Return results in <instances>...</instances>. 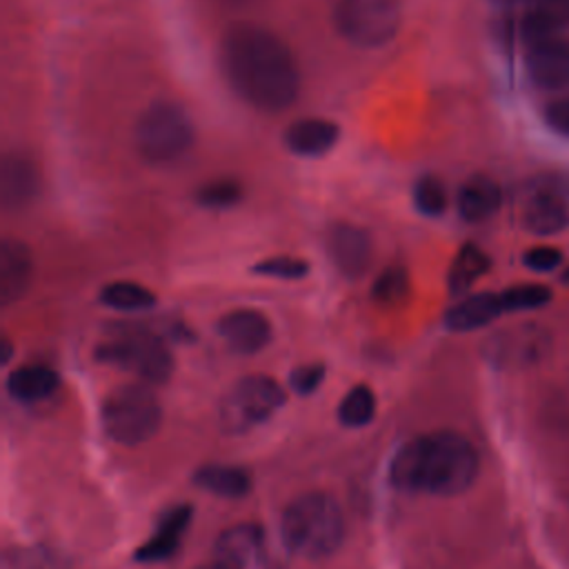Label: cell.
I'll list each match as a JSON object with an SVG mask.
<instances>
[{"label": "cell", "mask_w": 569, "mask_h": 569, "mask_svg": "<svg viewBox=\"0 0 569 569\" xmlns=\"http://www.w3.org/2000/svg\"><path fill=\"white\" fill-rule=\"evenodd\" d=\"M220 60L233 91L260 111H282L300 93L296 58L267 27L231 24L220 42Z\"/></svg>", "instance_id": "6da1fadb"}, {"label": "cell", "mask_w": 569, "mask_h": 569, "mask_svg": "<svg viewBox=\"0 0 569 569\" xmlns=\"http://www.w3.org/2000/svg\"><path fill=\"white\" fill-rule=\"evenodd\" d=\"M478 476L473 445L456 431H433L409 440L391 460V482L402 491L456 496Z\"/></svg>", "instance_id": "7a4b0ae2"}, {"label": "cell", "mask_w": 569, "mask_h": 569, "mask_svg": "<svg viewBox=\"0 0 569 569\" xmlns=\"http://www.w3.org/2000/svg\"><path fill=\"white\" fill-rule=\"evenodd\" d=\"M280 533L284 545L302 558H327L345 538L340 507L322 493L296 498L282 513Z\"/></svg>", "instance_id": "3957f363"}, {"label": "cell", "mask_w": 569, "mask_h": 569, "mask_svg": "<svg viewBox=\"0 0 569 569\" xmlns=\"http://www.w3.org/2000/svg\"><path fill=\"white\" fill-rule=\"evenodd\" d=\"M104 433L120 445H140L149 440L162 420L156 393L147 385L116 387L100 409Z\"/></svg>", "instance_id": "277c9868"}, {"label": "cell", "mask_w": 569, "mask_h": 569, "mask_svg": "<svg viewBox=\"0 0 569 569\" xmlns=\"http://www.w3.org/2000/svg\"><path fill=\"white\" fill-rule=\"evenodd\" d=\"M196 138L187 111L169 100L149 104L136 124V147L149 162H173L184 156Z\"/></svg>", "instance_id": "5b68a950"}, {"label": "cell", "mask_w": 569, "mask_h": 569, "mask_svg": "<svg viewBox=\"0 0 569 569\" xmlns=\"http://www.w3.org/2000/svg\"><path fill=\"white\" fill-rule=\"evenodd\" d=\"M402 22L400 0H338L336 31L353 47L378 49L391 42Z\"/></svg>", "instance_id": "8992f818"}, {"label": "cell", "mask_w": 569, "mask_h": 569, "mask_svg": "<svg viewBox=\"0 0 569 569\" xmlns=\"http://www.w3.org/2000/svg\"><path fill=\"white\" fill-rule=\"evenodd\" d=\"M98 360L136 373L144 382H164L171 376L173 358L164 342L144 329H124L98 347Z\"/></svg>", "instance_id": "52a82bcc"}, {"label": "cell", "mask_w": 569, "mask_h": 569, "mask_svg": "<svg viewBox=\"0 0 569 569\" xmlns=\"http://www.w3.org/2000/svg\"><path fill=\"white\" fill-rule=\"evenodd\" d=\"M284 402L282 387L269 376H247L238 380L218 407L222 429L238 433L269 420Z\"/></svg>", "instance_id": "ba28073f"}, {"label": "cell", "mask_w": 569, "mask_h": 569, "mask_svg": "<svg viewBox=\"0 0 569 569\" xmlns=\"http://www.w3.org/2000/svg\"><path fill=\"white\" fill-rule=\"evenodd\" d=\"M522 227L533 236H556L569 227V178L538 176L525 189Z\"/></svg>", "instance_id": "9c48e42d"}, {"label": "cell", "mask_w": 569, "mask_h": 569, "mask_svg": "<svg viewBox=\"0 0 569 569\" xmlns=\"http://www.w3.org/2000/svg\"><path fill=\"white\" fill-rule=\"evenodd\" d=\"M525 64L536 87L547 91L569 89V38L556 33L527 42Z\"/></svg>", "instance_id": "30bf717a"}, {"label": "cell", "mask_w": 569, "mask_h": 569, "mask_svg": "<svg viewBox=\"0 0 569 569\" xmlns=\"http://www.w3.org/2000/svg\"><path fill=\"white\" fill-rule=\"evenodd\" d=\"M325 247L329 253L331 264L345 276V278H362L371 264V236L351 222H336L329 227Z\"/></svg>", "instance_id": "8fae6325"}, {"label": "cell", "mask_w": 569, "mask_h": 569, "mask_svg": "<svg viewBox=\"0 0 569 569\" xmlns=\"http://www.w3.org/2000/svg\"><path fill=\"white\" fill-rule=\"evenodd\" d=\"M218 333L231 351L251 356L271 340V325L256 309H233L218 320Z\"/></svg>", "instance_id": "7c38bea8"}, {"label": "cell", "mask_w": 569, "mask_h": 569, "mask_svg": "<svg viewBox=\"0 0 569 569\" xmlns=\"http://www.w3.org/2000/svg\"><path fill=\"white\" fill-rule=\"evenodd\" d=\"M264 553V533L256 525H236L216 540V560L227 569H253Z\"/></svg>", "instance_id": "4fadbf2b"}, {"label": "cell", "mask_w": 569, "mask_h": 569, "mask_svg": "<svg viewBox=\"0 0 569 569\" xmlns=\"http://www.w3.org/2000/svg\"><path fill=\"white\" fill-rule=\"evenodd\" d=\"M340 138L336 122L327 118H300L284 129V147L300 158H320L329 153Z\"/></svg>", "instance_id": "5bb4252c"}, {"label": "cell", "mask_w": 569, "mask_h": 569, "mask_svg": "<svg viewBox=\"0 0 569 569\" xmlns=\"http://www.w3.org/2000/svg\"><path fill=\"white\" fill-rule=\"evenodd\" d=\"M33 276V256L22 240L4 238L0 244V300L9 305L18 300Z\"/></svg>", "instance_id": "9a60e30c"}, {"label": "cell", "mask_w": 569, "mask_h": 569, "mask_svg": "<svg viewBox=\"0 0 569 569\" xmlns=\"http://www.w3.org/2000/svg\"><path fill=\"white\" fill-rule=\"evenodd\" d=\"M40 189V176L36 164L22 153H7L0 171V193L7 209L27 207Z\"/></svg>", "instance_id": "2e32d148"}, {"label": "cell", "mask_w": 569, "mask_h": 569, "mask_svg": "<svg viewBox=\"0 0 569 569\" xmlns=\"http://www.w3.org/2000/svg\"><path fill=\"white\" fill-rule=\"evenodd\" d=\"M505 311L500 291H480L460 298L445 313V325L449 331H473L491 325Z\"/></svg>", "instance_id": "e0dca14e"}, {"label": "cell", "mask_w": 569, "mask_h": 569, "mask_svg": "<svg viewBox=\"0 0 569 569\" xmlns=\"http://www.w3.org/2000/svg\"><path fill=\"white\" fill-rule=\"evenodd\" d=\"M189 520H191V509L187 505L164 511L160 516L156 529L151 531L149 540L138 549L136 558L140 562H162V560L171 558L182 542Z\"/></svg>", "instance_id": "ac0fdd59"}, {"label": "cell", "mask_w": 569, "mask_h": 569, "mask_svg": "<svg viewBox=\"0 0 569 569\" xmlns=\"http://www.w3.org/2000/svg\"><path fill=\"white\" fill-rule=\"evenodd\" d=\"M500 204L502 189L493 178L485 173L469 176L456 196V207L465 222H485L500 209Z\"/></svg>", "instance_id": "d6986e66"}, {"label": "cell", "mask_w": 569, "mask_h": 569, "mask_svg": "<svg viewBox=\"0 0 569 569\" xmlns=\"http://www.w3.org/2000/svg\"><path fill=\"white\" fill-rule=\"evenodd\" d=\"M569 27V0H527L520 18V38L527 42L556 36Z\"/></svg>", "instance_id": "ffe728a7"}, {"label": "cell", "mask_w": 569, "mask_h": 569, "mask_svg": "<svg viewBox=\"0 0 569 569\" xmlns=\"http://www.w3.org/2000/svg\"><path fill=\"white\" fill-rule=\"evenodd\" d=\"M60 378L47 365H22L7 378V391L18 402H40L58 389Z\"/></svg>", "instance_id": "44dd1931"}, {"label": "cell", "mask_w": 569, "mask_h": 569, "mask_svg": "<svg viewBox=\"0 0 569 569\" xmlns=\"http://www.w3.org/2000/svg\"><path fill=\"white\" fill-rule=\"evenodd\" d=\"M491 267V258L489 253L473 244V242H467L458 249L456 258L451 260V267H449V273H447V287L453 296H462L467 293Z\"/></svg>", "instance_id": "7402d4cb"}, {"label": "cell", "mask_w": 569, "mask_h": 569, "mask_svg": "<svg viewBox=\"0 0 569 569\" xmlns=\"http://www.w3.org/2000/svg\"><path fill=\"white\" fill-rule=\"evenodd\" d=\"M193 482L204 491L224 498H240L251 487L247 471L231 465H204L196 471Z\"/></svg>", "instance_id": "603a6c76"}, {"label": "cell", "mask_w": 569, "mask_h": 569, "mask_svg": "<svg viewBox=\"0 0 569 569\" xmlns=\"http://www.w3.org/2000/svg\"><path fill=\"white\" fill-rule=\"evenodd\" d=\"M100 302L116 311L136 313V311L151 309L156 305V296L144 284H138L131 280H116L102 287Z\"/></svg>", "instance_id": "cb8c5ba5"}, {"label": "cell", "mask_w": 569, "mask_h": 569, "mask_svg": "<svg viewBox=\"0 0 569 569\" xmlns=\"http://www.w3.org/2000/svg\"><path fill=\"white\" fill-rule=\"evenodd\" d=\"M376 416V396L369 387H351L338 405V418L347 427H365Z\"/></svg>", "instance_id": "d4e9b609"}, {"label": "cell", "mask_w": 569, "mask_h": 569, "mask_svg": "<svg viewBox=\"0 0 569 569\" xmlns=\"http://www.w3.org/2000/svg\"><path fill=\"white\" fill-rule=\"evenodd\" d=\"M411 200H413V207L427 216V218H438L445 213L447 204H449V198H447V189H445V182L433 176V173H425L420 176L416 182H413V189H411Z\"/></svg>", "instance_id": "484cf974"}, {"label": "cell", "mask_w": 569, "mask_h": 569, "mask_svg": "<svg viewBox=\"0 0 569 569\" xmlns=\"http://www.w3.org/2000/svg\"><path fill=\"white\" fill-rule=\"evenodd\" d=\"M409 296V271L402 264H391L378 273L371 284V298L378 305L393 307Z\"/></svg>", "instance_id": "4316f807"}, {"label": "cell", "mask_w": 569, "mask_h": 569, "mask_svg": "<svg viewBox=\"0 0 569 569\" xmlns=\"http://www.w3.org/2000/svg\"><path fill=\"white\" fill-rule=\"evenodd\" d=\"M244 196V189L238 180L233 178H216L204 182L198 191H196V202L204 209H213V211H222V209H231L236 207Z\"/></svg>", "instance_id": "83f0119b"}, {"label": "cell", "mask_w": 569, "mask_h": 569, "mask_svg": "<svg viewBox=\"0 0 569 569\" xmlns=\"http://www.w3.org/2000/svg\"><path fill=\"white\" fill-rule=\"evenodd\" d=\"M500 298H502L507 313L533 311V309L545 307L551 300V289L540 282H520V284H511V287L502 289Z\"/></svg>", "instance_id": "f1b7e54d"}, {"label": "cell", "mask_w": 569, "mask_h": 569, "mask_svg": "<svg viewBox=\"0 0 569 569\" xmlns=\"http://www.w3.org/2000/svg\"><path fill=\"white\" fill-rule=\"evenodd\" d=\"M253 273L278 280H300L309 273V262L298 256H271L253 264Z\"/></svg>", "instance_id": "f546056e"}, {"label": "cell", "mask_w": 569, "mask_h": 569, "mask_svg": "<svg viewBox=\"0 0 569 569\" xmlns=\"http://www.w3.org/2000/svg\"><path fill=\"white\" fill-rule=\"evenodd\" d=\"M562 262V251L551 244H536L522 253V264L536 273L556 271Z\"/></svg>", "instance_id": "4dcf8cb0"}, {"label": "cell", "mask_w": 569, "mask_h": 569, "mask_svg": "<svg viewBox=\"0 0 569 569\" xmlns=\"http://www.w3.org/2000/svg\"><path fill=\"white\" fill-rule=\"evenodd\" d=\"M542 120L551 133L569 140V96L551 98L542 107Z\"/></svg>", "instance_id": "1f68e13d"}, {"label": "cell", "mask_w": 569, "mask_h": 569, "mask_svg": "<svg viewBox=\"0 0 569 569\" xmlns=\"http://www.w3.org/2000/svg\"><path fill=\"white\" fill-rule=\"evenodd\" d=\"M322 378H325V367L318 365V362H311V365L296 367L289 376V385L296 393L307 396V393H313L320 387Z\"/></svg>", "instance_id": "d6a6232c"}, {"label": "cell", "mask_w": 569, "mask_h": 569, "mask_svg": "<svg viewBox=\"0 0 569 569\" xmlns=\"http://www.w3.org/2000/svg\"><path fill=\"white\" fill-rule=\"evenodd\" d=\"M9 569H56V560L44 551L22 549L13 553V562L7 560Z\"/></svg>", "instance_id": "836d02e7"}, {"label": "cell", "mask_w": 569, "mask_h": 569, "mask_svg": "<svg viewBox=\"0 0 569 569\" xmlns=\"http://www.w3.org/2000/svg\"><path fill=\"white\" fill-rule=\"evenodd\" d=\"M560 280H562V284H567V287H569V267L560 273Z\"/></svg>", "instance_id": "e575fe53"}, {"label": "cell", "mask_w": 569, "mask_h": 569, "mask_svg": "<svg viewBox=\"0 0 569 569\" xmlns=\"http://www.w3.org/2000/svg\"><path fill=\"white\" fill-rule=\"evenodd\" d=\"M200 569H227V567H222V565L213 562V565H207V567H200Z\"/></svg>", "instance_id": "d590c367"}]
</instances>
